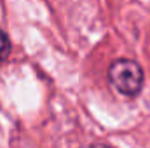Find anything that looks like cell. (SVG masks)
I'll return each instance as SVG.
<instances>
[{
    "mask_svg": "<svg viewBox=\"0 0 150 148\" xmlns=\"http://www.w3.org/2000/svg\"><path fill=\"white\" fill-rule=\"evenodd\" d=\"M108 80L124 96H136L143 87V70L133 59H115L108 68Z\"/></svg>",
    "mask_w": 150,
    "mask_h": 148,
    "instance_id": "1",
    "label": "cell"
},
{
    "mask_svg": "<svg viewBox=\"0 0 150 148\" xmlns=\"http://www.w3.org/2000/svg\"><path fill=\"white\" fill-rule=\"evenodd\" d=\"M11 54V42H9V37L0 30V63L5 61Z\"/></svg>",
    "mask_w": 150,
    "mask_h": 148,
    "instance_id": "2",
    "label": "cell"
},
{
    "mask_svg": "<svg viewBox=\"0 0 150 148\" xmlns=\"http://www.w3.org/2000/svg\"><path fill=\"white\" fill-rule=\"evenodd\" d=\"M82 148H112V147H108V145H87V147Z\"/></svg>",
    "mask_w": 150,
    "mask_h": 148,
    "instance_id": "3",
    "label": "cell"
}]
</instances>
